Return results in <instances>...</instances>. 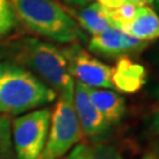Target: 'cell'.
<instances>
[{"mask_svg":"<svg viewBox=\"0 0 159 159\" xmlns=\"http://www.w3.org/2000/svg\"><path fill=\"white\" fill-rule=\"evenodd\" d=\"M140 159H159V152L152 151V152H148L143 156Z\"/></svg>","mask_w":159,"mask_h":159,"instance_id":"cell-21","label":"cell"},{"mask_svg":"<svg viewBox=\"0 0 159 159\" xmlns=\"http://www.w3.org/2000/svg\"><path fill=\"white\" fill-rule=\"evenodd\" d=\"M157 99H158V102H157V106L154 108L153 113V127L156 132L159 134V89L157 91Z\"/></svg>","mask_w":159,"mask_h":159,"instance_id":"cell-19","label":"cell"},{"mask_svg":"<svg viewBox=\"0 0 159 159\" xmlns=\"http://www.w3.org/2000/svg\"><path fill=\"white\" fill-rule=\"evenodd\" d=\"M90 159H124L116 148L106 144H96L91 148Z\"/></svg>","mask_w":159,"mask_h":159,"instance_id":"cell-16","label":"cell"},{"mask_svg":"<svg viewBox=\"0 0 159 159\" xmlns=\"http://www.w3.org/2000/svg\"><path fill=\"white\" fill-rule=\"evenodd\" d=\"M91 158V148L86 144L75 145L65 159H90Z\"/></svg>","mask_w":159,"mask_h":159,"instance_id":"cell-17","label":"cell"},{"mask_svg":"<svg viewBox=\"0 0 159 159\" xmlns=\"http://www.w3.org/2000/svg\"><path fill=\"white\" fill-rule=\"evenodd\" d=\"M74 85L59 93L41 159H59L83 137L73 102Z\"/></svg>","mask_w":159,"mask_h":159,"instance_id":"cell-4","label":"cell"},{"mask_svg":"<svg viewBox=\"0 0 159 159\" xmlns=\"http://www.w3.org/2000/svg\"><path fill=\"white\" fill-rule=\"evenodd\" d=\"M18 21L32 33L61 44H74L84 33L58 0H8Z\"/></svg>","mask_w":159,"mask_h":159,"instance_id":"cell-1","label":"cell"},{"mask_svg":"<svg viewBox=\"0 0 159 159\" xmlns=\"http://www.w3.org/2000/svg\"><path fill=\"white\" fill-rule=\"evenodd\" d=\"M120 31L142 41H151L159 38V16L150 6L138 7L134 18L120 27Z\"/></svg>","mask_w":159,"mask_h":159,"instance_id":"cell-9","label":"cell"},{"mask_svg":"<svg viewBox=\"0 0 159 159\" xmlns=\"http://www.w3.org/2000/svg\"><path fill=\"white\" fill-rule=\"evenodd\" d=\"M154 5H156V8H157V11L159 12V0H154Z\"/></svg>","mask_w":159,"mask_h":159,"instance_id":"cell-23","label":"cell"},{"mask_svg":"<svg viewBox=\"0 0 159 159\" xmlns=\"http://www.w3.org/2000/svg\"><path fill=\"white\" fill-rule=\"evenodd\" d=\"M0 159H17L12 142V120L0 114Z\"/></svg>","mask_w":159,"mask_h":159,"instance_id":"cell-13","label":"cell"},{"mask_svg":"<svg viewBox=\"0 0 159 159\" xmlns=\"http://www.w3.org/2000/svg\"><path fill=\"white\" fill-rule=\"evenodd\" d=\"M86 87L92 104L111 125L117 124L123 119L126 107L125 100L120 94L108 90H99L89 86Z\"/></svg>","mask_w":159,"mask_h":159,"instance_id":"cell-10","label":"cell"},{"mask_svg":"<svg viewBox=\"0 0 159 159\" xmlns=\"http://www.w3.org/2000/svg\"><path fill=\"white\" fill-rule=\"evenodd\" d=\"M90 51L102 54L104 57H123V32L117 27H108L102 33L92 35L89 41Z\"/></svg>","mask_w":159,"mask_h":159,"instance_id":"cell-12","label":"cell"},{"mask_svg":"<svg viewBox=\"0 0 159 159\" xmlns=\"http://www.w3.org/2000/svg\"><path fill=\"white\" fill-rule=\"evenodd\" d=\"M73 102L83 134L93 140L102 139L108 133L111 124L99 113L89 97L87 87L79 81L74 83Z\"/></svg>","mask_w":159,"mask_h":159,"instance_id":"cell-7","label":"cell"},{"mask_svg":"<svg viewBox=\"0 0 159 159\" xmlns=\"http://www.w3.org/2000/svg\"><path fill=\"white\" fill-rule=\"evenodd\" d=\"M136 5H133L132 2L126 0L123 5L114 8V10H107L108 11V17L111 19V23L113 27L120 29L121 26H124L126 24H129L134 18L137 12Z\"/></svg>","mask_w":159,"mask_h":159,"instance_id":"cell-15","label":"cell"},{"mask_svg":"<svg viewBox=\"0 0 159 159\" xmlns=\"http://www.w3.org/2000/svg\"><path fill=\"white\" fill-rule=\"evenodd\" d=\"M61 50L72 78L74 77L83 85L93 89H113L112 68L110 66L87 53L77 43Z\"/></svg>","mask_w":159,"mask_h":159,"instance_id":"cell-6","label":"cell"},{"mask_svg":"<svg viewBox=\"0 0 159 159\" xmlns=\"http://www.w3.org/2000/svg\"><path fill=\"white\" fill-rule=\"evenodd\" d=\"M10 54L17 64L38 74V78L56 92L60 93L74 85L63 50L51 43L24 37L12 43Z\"/></svg>","mask_w":159,"mask_h":159,"instance_id":"cell-3","label":"cell"},{"mask_svg":"<svg viewBox=\"0 0 159 159\" xmlns=\"http://www.w3.org/2000/svg\"><path fill=\"white\" fill-rule=\"evenodd\" d=\"M51 116V108L44 107L19 116L12 121V142L17 159H41Z\"/></svg>","mask_w":159,"mask_h":159,"instance_id":"cell-5","label":"cell"},{"mask_svg":"<svg viewBox=\"0 0 159 159\" xmlns=\"http://www.w3.org/2000/svg\"><path fill=\"white\" fill-rule=\"evenodd\" d=\"M132 2L133 5H136L137 7H143V6H150L154 4V0H127Z\"/></svg>","mask_w":159,"mask_h":159,"instance_id":"cell-20","label":"cell"},{"mask_svg":"<svg viewBox=\"0 0 159 159\" xmlns=\"http://www.w3.org/2000/svg\"><path fill=\"white\" fill-rule=\"evenodd\" d=\"M70 12L72 17L75 18V21L78 23L80 29H84L92 35L102 33L112 26L111 19L108 17V11L98 2L86 6L78 13H74L71 10Z\"/></svg>","mask_w":159,"mask_h":159,"instance_id":"cell-11","label":"cell"},{"mask_svg":"<svg viewBox=\"0 0 159 159\" xmlns=\"http://www.w3.org/2000/svg\"><path fill=\"white\" fill-rule=\"evenodd\" d=\"M87 1H92V0H87Z\"/></svg>","mask_w":159,"mask_h":159,"instance_id":"cell-25","label":"cell"},{"mask_svg":"<svg viewBox=\"0 0 159 159\" xmlns=\"http://www.w3.org/2000/svg\"><path fill=\"white\" fill-rule=\"evenodd\" d=\"M4 57H5V52L2 51V50H0V59H2Z\"/></svg>","mask_w":159,"mask_h":159,"instance_id":"cell-24","label":"cell"},{"mask_svg":"<svg viewBox=\"0 0 159 159\" xmlns=\"http://www.w3.org/2000/svg\"><path fill=\"white\" fill-rule=\"evenodd\" d=\"M18 29V19L8 0H0V39L8 38Z\"/></svg>","mask_w":159,"mask_h":159,"instance_id":"cell-14","label":"cell"},{"mask_svg":"<svg viewBox=\"0 0 159 159\" xmlns=\"http://www.w3.org/2000/svg\"><path fill=\"white\" fill-rule=\"evenodd\" d=\"M125 1L126 0H98V4L106 10H114L120 7Z\"/></svg>","mask_w":159,"mask_h":159,"instance_id":"cell-18","label":"cell"},{"mask_svg":"<svg viewBox=\"0 0 159 159\" xmlns=\"http://www.w3.org/2000/svg\"><path fill=\"white\" fill-rule=\"evenodd\" d=\"M68 2H72L74 5H79V6H84L87 2V0H66Z\"/></svg>","mask_w":159,"mask_h":159,"instance_id":"cell-22","label":"cell"},{"mask_svg":"<svg viewBox=\"0 0 159 159\" xmlns=\"http://www.w3.org/2000/svg\"><path fill=\"white\" fill-rule=\"evenodd\" d=\"M146 68L129 57H119L112 68V85L121 93H136L146 83Z\"/></svg>","mask_w":159,"mask_h":159,"instance_id":"cell-8","label":"cell"},{"mask_svg":"<svg viewBox=\"0 0 159 159\" xmlns=\"http://www.w3.org/2000/svg\"><path fill=\"white\" fill-rule=\"evenodd\" d=\"M57 92L17 63L0 61V114L13 116L54 102Z\"/></svg>","mask_w":159,"mask_h":159,"instance_id":"cell-2","label":"cell"}]
</instances>
